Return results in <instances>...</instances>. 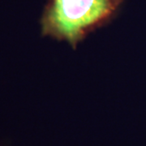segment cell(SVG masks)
Segmentation results:
<instances>
[{"label":"cell","mask_w":146,"mask_h":146,"mask_svg":"<svg viewBox=\"0 0 146 146\" xmlns=\"http://www.w3.org/2000/svg\"><path fill=\"white\" fill-rule=\"evenodd\" d=\"M124 0H47L41 18L42 34L66 41L76 49L79 42L118 15Z\"/></svg>","instance_id":"obj_1"}]
</instances>
